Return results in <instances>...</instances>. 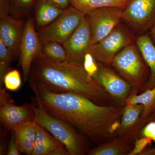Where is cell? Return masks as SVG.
I'll use <instances>...</instances> for the list:
<instances>
[{
  "instance_id": "5bb4252c",
  "label": "cell",
  "mask_w": 155,
  "mask_h": 155,
  "mask_svg": "<svg viewBox=\"0 0 155 155\" xmlns=\"http://www.w3.org/2000/svg\"><path fill=\"white\" fill-rule=\"evenodd\" d=\"M36 138L31 155H69L67 147L35 121Z\"/></svg>"
},
{
  "instance_id": "4316f807",
  "label": "cell",
  "mask_w": 155,
  "mask_h": 155,
  "mask_svg": "<svg viewBox=\"0 0 155 155\" xmlns=\"http://www.w3.org/2000/svg\"><path fill=\"white\" fill-rule=\"evenodd\" d=\"M139 136L149 137L155 143V121L148 122L140 130Z\"/></svg>"
},
{
  "instance_id": "7402d4cb",
  "label": "cell",
  "mask_w": 155,
  "mask_h": 155,
  "mask_svg": "<svg viewBox=\"0 0 155 155\" xmlns=\"http://www.w3.org/2000/svg\"><path fill=\"white\" fill-rule=\"evenodd\" d=\"M40 52L43 55L54 60L67 61V54L63 45L55 41H48L42 44Z\"/></svg>"
},
{
  "instance_id": "277c9868",
  "label": "cell",
  "mask_w": 155,
  "mask_h": 155,
  "mask_svg": "<svg viewBox=\"0 0 155 155\" xmlns=\"http://www.w3.org/2000/svg\"><path fill=\"white\" fill-rule=\"evenodd\" d=\"M134 44L126 47L116 55L111 66L132 87V92L144 91L149 78L147 66Z\"/></svg>"
},
{
  "instance_id": "484cf974",
  "label": "cell",
  "mask_w": 155,
  "mask_h": 155,
  "mask_svg": "<svg viewBox=\"0 0 155 155\" xmlns=\"http://www.w3.org/2000/svg\"><path fill=\"white\" fill-rule=\"evenodd\" d=\"M152 142V140L149 137H140V138L137 139L134 143L133 149L128 155H140Z\"/></svg>"
},
{
  "instance_id": "d4e9b609",
  "label": "cell",
  "mask_w": 155,
  "mask_h": 155,
  "mask_svg": "<svg viewBox=\"0 0 155 155\" xmlns=\"http://www.w3.org/2000/svg\"><path fill=\"white\" fill-rule=\"evenodd\" d=\"M3 84L5 88L9 91L18 90L22 85V79L19 71L17 69L9 70L4 76Z\"/></svg>"
},
{
  "instance_id": "8fae6325",
  "label": "cell",
  "mask_w": 155,
  "mask_h": 155,
  "mask_svg": "<svg viewBox=\"0 0 155 155\" xmlns=\"http://www.w3.org/2000/svg\"><path fill=\"white\" fill-rule=\"evenodd\" d=\"M62 45L67 52V61L83 65L84 58L91 52L93 46L87 14L75 31Z\"/></svg>"
},
{
  "instance_id": "d6a6232c",
  "label": "cell",
  "mask_w": 155,
  "mask_h": 155,
  "mask_svg": "<svg viewBox=\"0 0 155 155\" xmlns=\"http://www.w3.org/2000/svg\"><path fill=\"white\" fill-rule=\"evenodd\" d=\"M151 121H155V112L148 119L147 121V123L148 122Z\"/></svg>"
},
{
  "instance_id": "4dcf8cb0",
  "label": "cell",
  "mask_w": 155,
  "mask_h": 155,
  "mask_svg": "<svg viewBox=\"0 0 155 155\" xmlns=\"http://www.w3.org/2000/svg\"><path fill=\"white\" fill-rule=\"evenodd\" d=\"M140 155H155V147L145 150Z\"/></svg>"
},
{
  "instance_id": "30bf717a",
  "label": "cell",
  "mask_w": 155,
  "mask_h": 155,
  "mask_svg": "<svg viewBox=\"0 0 155 155\" xmlns=\"http://www.w3.org/2000/svg\"><path fill=\"white\" fill-rule=\"evenodd\" d=\"M5 88H0V121L5 131H13L23 123L34 120L31 104L16 105Z\"/></svg>"
},
{
  "instance_id": "cb8c5ba5",
  "label": "cell",
  "mask_w": 155,
  "mask_h": 155,
  "mask_svg": "<svg viewBox=\"0 0 155 155\" xmlns=\"http://www.w3.org/2000/svg\"><path fill=\"white\" fill-rule=\"evenodd\" d=\"M14 58L10 51L0 41V85L3 87L4 76L9 70Z\"/></svg>"
},
{
  "instance_id": "603a6c76",
  "label": "cell",
  "mask_w": 155,
  "mask_h": 155,
  "mask_svg": "<svg viewBox=\"0 0 155 155\" xmlns=\"http://www.w3.org/2000/svg\"><path fill=\"white\" fill-rule=\"evenodd\" d=\"M38 0H11V15L21 19L28 17Z\"/></svg>"
},
{
  "instance_id": "7c38bea8",
  "label": "cell",
  "mask_w": 155,
  "mask_h": 155,
  "mask_svg": "<svg viewBox=\"0 0 155 155\" xmlns=\"http://www.w3.org/2000/svg\"><path fill=\"white\" fill-rule=\"evenodd\" d=\"M41 48V43L36 31L35 19L29 17L24 24L19 56L25 81L28 80L31 65L35 58L40 51Z\"/></svg>"
},
{
  "instance_id": "1f68e13d",
  "label": "cell",
  "mask_w": 155,
  "mask_h": 155,
  "mask_svg": "<svg viewBox=\"0 0 155 155\" xmlns=\"http://www.w3.org/2000/svg\"><path fill=\"white\" fill-rule=\"evenodd\" d=\"M150 31L151 36L153 39V41L155 42V23Z\"/></svg>"
},
{
  "instance_id": "44dd1931",
  "label": "cell",
  "mask_w": 155,
  "mask_h": 155,
  "mask_svg": "<svg viewBox=\"0 0 155 155\" xmlns=\"http://www.w3.org/2000/svg\"><path fill=\"white\" fill-rule=\"evenodd\" d=\"M130 0H70L71 6L86 14L95 9L115 7L124 9Z\"/></svg>"
},
{
  "instance_id": "2e32d148",
  "label": "cell",
  "mask_w": 155,
  "mask_h": 155,
  "mask_svg": "<svg viewBox=\"0 0 155 155\" xmlns=\"http://www.w3.org/2000/svg\"><path fill=\"white\" fill-rule=\"evenodd\" d=\"M133 104L143 106V110L137 130L139 136L140 130L147 124L148 119L155 112V86L144 91L140 94L131 92L125 106Z\"/></svg>"
},
{
  "instance_id": "ac0fdd59",
  "label": "cell",
  "mask_w": 155,
  "mask_h": 155,
  "mask_svg": "<svg viewBox=\"0 0 155 155\" xmlns=\"http://www.w3.org/2000/svg\"><path fill=\"white\" fill-rule=\"evenodd\" d=\"M13 131L16 135L20 152L32 155L36 134L35 119L19 125Z\"/></svg>"
},
{
  "instance_id": "52a82bcc",
  "label": "cell",
  "mask_w": 155,
  "mask_h": 155,
  "mask_svg": "<svg viewBox=\"0 0 155 155\" xmlns=\"http://www.w3.org/2000/svg\"><path fill=\"white\" fill-rule=\"evenodd\" d=\"M92 78L111 98L115 105L125 106L132 92V87L116 71L109 66L98 62L97 69Z\"/></svg>"
},
{
  "instance_id": "f546056e",
  "label": "cell",
  "mask_w": 155,
  "mask_h": 155,
  "mask_svg": "<svg viewBox=\"0 0 155 155\" xmlns=\"http://www.w3.org/2000/svg\"><path fill=\"white\" fill-rule=\"evenodd\" d=\"M54 5L62 10H66L71 6L70 0H47Z\"/></svg>"
},
{
  "instance_id": "9a60e30c",
  "label": "cell",
  "mask_w": 155,
  "mask_h": 155,
  "mask_svg": "<svg viewBox=\"0 0 155 155\" xmlns=\"http://www.w3.org/2000/svg\"><path fill=\"white\" fill-rule=\"evenodd\" d=\"M143 106L133 104L124 106L117 135L129 141H135L138 138L137 127L142 112Z\"/></svg>"
},
{
  "instance_id": "4fadbf2b",
  "label": "cell",
  "mask_w": 155,
  "mask_h": 155,
  "mask_svg": "<svg viewBox=\"0 0 155 155\" xmlns=\"http://www.w3.org/2000/svg\"><path fill=\"white\" fill-rule=\"evenodd\" d=\"M24 27L21 19L11 15L0 21V41L8 48L14 58L19 56Z\"/></svg>"
},
{
  "instance_id": "5b68a950",
  "label": "cell",
  "mask_w": 155,
  "mask_h": 155,
  "mask_svg": "<svg viewBox=\"0 0 155 155\" xmlns=\"http://www.w3.org/2000/svg\"><path fill=\"white\" fill-rule=\"evenodd\" d=\"M134 33L125 25L119 24L104 38L93 45L91 54L98 63L111 66L117 54L133 44L135 38Z\"/></svg>"
},
{
  "instance_id": "9c48e42d",
  "label": "cell",
  "mask_w": 155,
  "mask_h": 155,
  "mask_svg": "<svg viewBox=\"0 0 155 155\" xmlns=\"http://www.w3.org/2000/svg\"><path fill=\"white\" fill-rule=\"evenodd\" d=\"M123 9L106 7L91 11L87 14L92 38L93 45L111 33L122 20Z\"/></svg>"
},
{
  "instance_id": "6da1fadb",
  "label": "cell",
  "mask_w": 155,
  "mask_h": 155,
  "mask_svg": "<svg viewBox=\"0 0 155 155\" xmlns=\"http://www.w3.org/2000/svg\"><path fill=\"white\" fill-rule=\"evenodd\" d=\"M36 99L51 115L64 119L96 143L114 136L112 126L121 120L124 107L102 105L72 93H56L29 81Z\"/></svg>"
},
{
  "instance_id": "7a4b0ae2",
  "label": "cell",
  "mask_w": 155,
  "mask_h": 155,
  "mask_svg": "<svg viewBox=\"0 0 155 155\" xmlns=\"http://www.w3.org/2000/svg\"><path fill=\"white\" fill-rule=\"evenodd\" d=\"M56 93H72L102 105L113 104L107 94L87 73L83 65L54 61L40 51L34 60L28 80Z\"/></svg>"
},
{
  "instance_id": "ba28073f",
  "label": "cell",
  "mask_w": 155,
  "mask_h": 155,
  "mask_svg": "<svg viewBox=\"0 0 155 155\" xmlns=\"http://www.w3.org/2000/svg\"><path fill=\"white\" fill-rule=\"evenodd\" d=\"M122 20L134 33L144 34L155 23V0H130L123 9Z\"/></svg>"
},
{
  "instance_id": "e0dca14e",
  "label": "cell",
  "mask_w": 155,
  "mask_h": 155,
  "mask_svg": "<svg viewBox=\"0 0 155 155\" xmlns=\"http://www.w3.org/2000/svg\"><path fill=\"white\" fill-rule=\"evenodd\" d=\"M136 43L150 70V77L146 85L145 91L155 86V45L151 38L147 34L137 37Z\"/></svg>"
},
{
  "instance_id": "3957f363",
  "label": "cell",
  "mask_w": 155,
  "mask_h": 155,
  "mask_svg": "<svg viewBox=\"0 0 155 155\" xmlns=\"http://www.w3.org/2000/svg\"><path fill=\"white\" fill-rule=\"evenodd\" d=\"M37 107L31 104L35 114V120L67 147L69 155H82L86 147L80 135L71 124L61 118L51 115L39 100Z\"/></svg>"
},
{
  "instance_id": "f1b7e54d",
  "label": "cell",
  "mask_w": 155,
  "mask_h": 155,
  "mask_svg": "<svg viewBox=\"0 0 155 155\" xmlns=\"http://www.w3.org/2000/svg\"><path fill=\"white\" fill-rule=\"evenodd\" d=\"M11 15V0H0V19Z\"/></svg>"
},
{
  "instance_id": "ffe728a7",
  "label": "cell",
  "mask_w": 155,
  "mask_h": 155,
  "mask_svg": "<svg viewBox=\"0 0 155 155\" xmlns=\"http://www.w3.org/2000/svg\"><path fill=\"white\" fill-rule=\"evenodd\" d=\"M132 142L119 137L100 145L89 151V155H128L133 149Z\"/></svg>"
},
{
  "instance_id": "d6986e66",
  "label": "cell",
  "mask_w": 155,
  "mask_h": 155,
  "mask_svg": "<svg viewBox=\"0 0 155 155\" xmlns=\"http://www.w3.org/2000/svg\"><path fill=\"white\" fill-rule=\"evenodd\" d=\"M34 10L35 26L40 29L54 22L65 10L59 8L47 0H38Z\"/></svg>"
},
{
  "instance_id": "83f0119b",
  "label": "cell",
  "mask_w": 155,
  "mask_h": 155,
  "mask_svg": "<svg viewBox=\"0 0 155 155\" xmlns=\"http://www.w3.org/2000/svg\"><path fill=\"white\" fill-rule=\"evenodd\" d=\"M11 139L9 141L8 146L7 150V155H20L18 142H17L16 135L14 131H12Z\"/></svg>"
},
{
  "instance_id": "8992f818",
  "label": "cell",
  "mask_w": 155,
  "mask_h": 155,
  "mask_svg": "<svg viewBox=\"0 0 155 155\" xmlns=\"http://www.w3.org/2000/svg\"><path fill=\"white\" fill-rule=\"evenodd\" d=\"M86 15L70 6L54 22L38 29V33L41 45L48 41L62 44L75 31Z\"/></svg>"
}]
</instances>
